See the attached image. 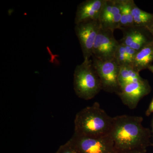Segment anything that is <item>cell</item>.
<instances>
[{
  "label": "cell",
  "instance_id": "1",
  "mask_svg": "<svg viewBox=\"0 0 153 153\" xmlns=\"http://www.w3.org/2000/svg\"><path fill=\"white\" fill-rule=\"evenodd\" d=\"M143 118L122 115L113 117L109 135L117 152L136 149H146L149 146V130L143 126Z\"/></svg>",
  "mask_w": 153,
  "mask_h": 153
},
{
  "label": "cell",
  "instance_id": "2",
  "mask_svg": "<svg viewBox=\"0 0 153 153\" xmlns=\"http://www.w3.org/2000/svg\"><path fill=\"white\" fill-rule=\"evenodd\" d=\"M113 117L100 107L98 102L77 113L74 120V133L86 136H104L109 134Z\"/></svg>",
  "mask_w": 153,
  "mask_h": 153
},
{
  "label": "cell",
  "instance_id": "3",
  "mask_svg": "<svg viewBox=\"0 0 153 153\" xmlns=\"http://www.w3.org/2000/svg\"><path fill=\"white\" fill-rule=\"evenodd\" d=\"M73 86L75 94L85 100L92 99L102 89L100 79L92 59L84 60L74 69Z\"/></svg>",
  "mask_w": 153,
  "mask_h": 153
},
{
  "label": "cell",
  "instance_id": "4",
  "mask_svg": "<svg viewBox=\"0 0 153 153\" xmlns=\"http://www.w3.org/2000/svg\"><path fill=\"white\" fill-rule=\"evenodd\" d=\"M69 140L79 153H117L109 134L92 137L74 133Z\"/></svg>",
  "mask_w": 153,
  "mask_h": 153
},
{
  "label": "cell",
  "instance_id": "5",
  "mask_svg": "<svg viewBox=\"0 0 153 153\" xmlns=\"http://www.w3.org/2000/svg\"><path fill=\"white\" fill-rule=\"evenodd\" d=\"M91 57L94 67L100 79L102 90L118 94L120 89L118 82L120 66L114 59L102 61Z\"/></svg>",
  "mask_w": 153,
  "mask_h": 153
},
{
  "label": "cell",
  "instance_id": "6",
  "mask_svg": "<svg viewBox=\"0 0 153 153\" xmlns=\"http://www.w3.org/2000/svg\"><path fill=\"white\" fill-rule=\"evenodd\" d=\"M101 28L99 20L88 21L75 25L74 30L79 41L84 60L90 59L97 34Z\"/></svg>",
  "mask_w": 153,
  "mask_h": 153
},
{
  "label": "cell",
  "instance_id": "7",
  "mask_svg": "<svg viewBox=\"0 0 153 153\" xmlns=\"http://www.w3.org/2000/svg\"><path fill=\"white\" fill-rule=\"evenodd\" d=\"M114 32L101 27L94 44L91 57L102 61L114 59L119 41L115 38Z\"/></svg>",
  "mask_w": 153,
  "mask_h": 153
},
{
  "label": "cell",
  "instance_id": "8",
  "mask_svg": "<svg viewBox=\"0 0 153 153\" xmlns=\"http://www.w3.org/2000/svg\"><path fill=\"white\" fill-rule=\"evenodd\" d=\"M151 91L147 80L143 79L137 82L129 83L120 88L118 95L123 104L130 109L137 107L140 100Z\"/></svg>",
  "mask_w": 153,
  "mask_h": 153
},
{
  "label": "cell",
  "instance_id": "9",
  "mask_svg": "<svg viewBox=\"0 0 153 153\" xmlns=\"http://www.w3.org/2000/svg\"><path fill=\"white\" fill-rule=\"evenodd\" d=\"M101 28L114 30L120 28V0H105L99 17Z\"/></svg>",
  "mask_w": 153,
  "mask_h": 153
},
{
  "label": "cell",
  "instance_id": "10",
  "mask_svg": "<svg viewBox=\"0 0 153 153\" xmlns=\"http://www.w3.org/2000/svg\"><path fill=\"white\" fill-rule=\"evenodd\" d=\"M105 0H86L80 3L76 8L74 23L75 25L99 20L100 16Z\"/></svg>",
  "mask_w": 153,
  "mask_h": 153
},
{
  "label": "cell",
  "instance_id": "11",
  "mask_svg": "<svg viewBox=\"0 0 153 153\" xmlns=\"http://www.w3.org/2000/svg\"><path fill=\"white\" fill-rule=\"evenodd\" d=\"M153 62V40L137 52L131 65L138 72L148 68Z\"/></svg>",
  "mask_w": 153,
  "mask_h": 153
},
{
  "label": "cell",
  "instance_id": "12",
  "mask_svg": "<svg viewBox=\"0 0 153 153\" xmlns=\"http://www.w3.org/2000/svg\"><path fill=\"white\" fill-rule=\"evenodd\" d=\"M143 79L139 72L135 70L131 65L120 66L118 76V82L120 88L131 82H137Z\"/></svg>",
  "mask_w": 153,
  "mask_h": 153
},
{
  "label": "cell",
  "instance_id": "13",
  "mask_svg": "<svg viewBox=\"0 0 153 153\" xmlns=\"http://www.w3.org/2000/svg\"><path fill=\"white\" fill-rule=\"evenodd\" d=\"M121 21L120 30L134 27L133 18L131 13L133 0H120Z\"/></svg>",
  "mask_w": 153,
  "mask_h": 153
},
{
  "label": "cell",
  "instance_id": "14",
  "mask_svg": "<svg viewBox=\"0 0 153 153\" xmlns=\"http://www.w3.org/2000/svg\"><path fill=\"white\" fill-rule=\"evenodd\" d=\"M131 13L134 25L136 27L146 28L153 19V14L141 10L134 1L132 5Z\"/></svg>",
  "mask_w": 153,
  "mask_h": 153
},
{
  "label": "cell",
  "instance_id": "15",
  "mask_svg": "<svg viewBox=\"0 0 153 153\" xmlns=\"http://www.w3.org/2000/svg\"><path fill=\"white\" fill-rule=\"evenodd\" d=\"M146 30V27L136 26L122 29L123 36L119 42L125 46H130Z\"/></svg>",
  "mask_w": 153,
  "mask_h": 153
},
{
  "label": "cell",
  "instance_id": "16",
  "mask_svg": "<svg viewBox=\"0 0 153 153\" xmlns=\"http://www.w3.org/2000/svg\"><path fill=\"white\" fill-rule=\"evenodd\" d=\"M114 59L120 66L126 65H131L127 58L125 46L120 42L119 45L115 55Z\"/></svg>",
  "mask_w": 153,
  "mask_h": 153
},
{
  "label": "cell",
  "instance_id": "17",
  "mask_svg": "<svg viewBox=\"0 0 153 153\" xmlns=\"http://www.w3.org/2000/svg\"><path fill=\"white\" fill-rule=\"evenodd\" d=\"M153 40L149 39L144 31L129 47L138 52Z\"/></svg>",
  "mask_w": 153,
  "mask_h": 153
},
{
  "label": "cell",
  "instance_id": "18",
  "mask_svg": "<svg viewBox=\"0 0 153 153\" xmlns=\"http://www.w3.org/2000/svg\"><path fill=\"white\" fill-rule=\"evenodd\" d=\"M55 153H79L70 140L61 145Z\"/></svg>",
  "mask_w": 153,
  "mask_h": 153
},
{
  "label": "cell",
  "instance_id": "19",
  "mask_svg": "<svg viewBox=\"0 0 153 153\" xmlns=\"http://www.w3.org/2000/svg\"><path fill=\"white\" fill-rule=\"evenodd\" d=\"M125 49L127 58L128 62L131 65L133 60L135 56L136 55L137 51L131 48L129 46H125Z\"/></svg>",
  "mask_w": 153,
  "mask_h": 153
},
{
  "label": "cell",
  "instance_id": "20",
  "mask_svg": "<svg viewBox=\"0 0 153 153\" xmlns=\"http://www.w3.org/2000/svg\"><path fill=\"white\" fill-rule=\"evenodd\" d=\"M117 153H146V149H136L131 150L119 152Z\"/></svg>",
  "mask_w": 153,
  "mask_h": 153
},
{
  "label": "cell",
  "instance_id": "21",
  "mask_svg": "<svg viewBox=\"0 0 153 153\" xmlns=\"http://www.w3.org/2000/svg\"><path fill=\"white\" fill-rule=\"evenodd\" d=\"M146 28L152 35V36L153 38V19L152 22L146 27Z\"/></svg>",
  "mask_w": 153,
  "mask_h": 153
},
{
  "label": "cell",
  "instance_id": "22",
  "mask_svg": "<svg viewBox=\"0 0 153 153\" xmlns=\"http://www.w3.org/2000/svg\"><path fill=\"white\" fill-rule=\"evenodd\" d=\"M152 113H153V99L149 106V108L146 112V115L147 116H149Z\"/></svg>",
  "mask_w": 153,
  "mask_h": 153
},
{
  "label": "cell",
  "instance_id": "23",
  "mask_svg": "<svg viewBox=\"0 0 153 153\" xmlns=\"http://www.w3.org/2000/svg\"><path fill=\"white\" fill-rule=\"evenodd\" d=\"M148 68L150 71H152V72L153 73V65H151L150 66L148 67Z\"/></svg>",
  "mask_w": 153,
  "mask_h": 153
},
{
  "label": "cell",
  "instance_id": "24",
  "mask_svg": "<svg viewBox=\"0 0 153 153\" xmlns=\"http://www.w3.org/2000/svg\"><path fill=\"white\" fill-rule=\"evenodd\" d=\"M152 132L153 134V117L152 119Z\"/></svg>",
  "mask_w": 153,
  "mask_h": 153
},
{
  "label": "cell",
  "instance_id": "25",
  "mask_svg": "<svg viewBox=\"0 0 153 153\" xmlns=\"http://www.w3.org/2000/svg\"><path fill=\"white\" fill-rule=\"evenodd\" d=\"M153 146V144L152 145Z\"/></svg>",
  "mask_w": 153,
  "mask_h": 153
}]
</instances>
